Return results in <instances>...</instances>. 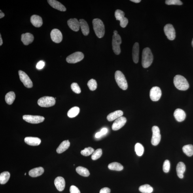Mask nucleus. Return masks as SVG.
<instances>
[{
	"mask_svg": "<svg viewBox=\"0 0 193 193\" xmlns=\"http://www.w3.org/2000/svg\"><path fill=\"white\" fill-rule=\"evenodd\" d=\"M154 57L149 48H144L142 53V64L144 68H147L152 64Z\"/></svg>",
	"mask_w": 193,
	"mask_h": 193,
	"instance_id": "f257e3e1",
	"label": "nucleus"
},
{
	"mask_svg": "<svg viewBox=\"0 0 193 193\" xmlns=\"http://www.w3.org/2000/svg\"><path fill=\"white\" fill-rule=\"evenodd\" d=\"M173 83L176 88L181 91H186L189 87L187 80L184 76L176 75L173 79Z\"/></svg>",
	"mask_w": 193,
	"mask_h": 193,
	"instance_id": "f03ea898",
	"label": "nucleus"
},
{
	"mask_svg": "<svg viewBox=\"0 0 193 193\" xmlns=\"http://www.w3.org/2000/svg\"><path fill=\"white\" fill-rule=\"evenodd\" d=\"M93 28L97 37L101 39L104 35L105 28L104 24L100 19L95 18L93 20Z\"/></svg>",
	"mask_w": 193,
	"mask_h": 193,
	"instance_id": "7ed1b4c3",
	"label": "nucleus"
},
{
	"mask_svg": "<svg viewBox=\"0 0 193 193\" xmlns=\"http://www.w3.org/2000/svg\"><path fill=\"white\" fill-rule=\"evenodd\" d=\"M115 79L118 85L120 87L124 90H126L128 88V84L125 76L120 71L116 72L115 73Z\"/></svg>",
	"mask_w": 193,
	"mask_h": 193,
	"instance_id": "20e7f679",
	"label": "nucleus"
},
{
	"mask_svg": "<svg viewBox=\"0 0 193 193\" xmlns=\"http://www.w3.org/2000/svg\"><path fill=\"white\" fill-rule=\"evenodd\" d=\"M55 98L52 97L44 96L39 98L38 101V105L43 107L52 106L55 105Z\"/></svg>",
	"mask_w": 193,
	"mask_h": 193,
	"instance_id": "39448f33",
	"label": "nucleus"
},
{
	"mask_svg": "<svg viewBox=\"0 0 193 193\" xmlns=\"http://www.w3.org/2000/svg\"><path fill=\"white\" fill-rule=\"evenodd\" d=\"M122 43L121 38L118 34L113 35L112 38V46L113 52L117 55L121 53L120 45Z\"/></svg>",
	"mask_w": 193,
	"mask_h": 193,
	"instance_id": "423d86ee",
	"label": "nucleus"
},
{
	"mask_svg": "<svg viewBox=\"0 0 193 193\" xmlns=\"http://www.w3.org/2000/svg\"><path fill=\"white\" fill-rule=\"evenodd\" d=\"M84 57V54L82 52H76L67 57L66 61L69 63H76L83 60Z\"/></svg>",
	"mask_w": 193,
	"mask_h": 193,
	"instance_id": "0eeeda50",
	"label": "nucleus"
},
{
	"mask_svg": "<svg viewBox=\"0 0 193 193\" xmlns=\"http://www.w3.org/2000/svg\"><path fill=\"white\" fill-rule=\"evenodd\" d=\"M124 13L122 10L117 9L115 12V17L117 20L120 21V26L125 28L128 24V19L124 17Z\"/></svg>",
	"mask_w": 193,
	"mask_h": 193,
	"instance_id": "6e6552de",
	"label": "nucleus"
},
{
	"mask_svg": "<svg viewBox=\"0 0 193 193\" xmlns=\"http://www.w3.org/2000/svg\"><path fill=\"white\" fill-rule=\"evenodd\" d=\"M152 136L151 139V143L154 146H157L160 143L161 135L160 129L157 126H154L152 128Z\"/></svg>",
	"mask_w": 193,
	"mask_h": 193,
	"instance_id": "1a4fd4ad",
	"label": "nucleus"
},
{
	"mask_svg": "<svg viewBox=\"0 0 193 193\" xmlns=\"http://www.w3.org/2000/svg\"><path fill=\"white\" fill-rule=\"evenodd\" d=\"M23 119L27 122L32 124H37L43 122L45 118L43 116L25 115L23 117Z\"/></svg>",
	"mask_w": 193,
	"mask_h": 193,
	"instance_id": "9d476101",
	"label": "nucleus"
},
{
	"mask_svg": "<svg viewBox=\"0 0 193 193\" xmlns=\"http://www.w3.org/2000/svg\"><path fill=\"white\" fill-rule=\"evenodd\" d=\"M20 79L24 85L28 88H31L33 86V83L29 76L24 72L20 70L18 71Z\"/></svg>",
	"mask_w": 193,
	"mask_h": 193,
	"instance_id": "9b49d317",
	"label": "nucleus"
},
{
	"mask_svg": "<svg viewBox=\"0 0 193 193\" xmlns=\"http://www.w3.org/2000/svg\"><path fill=\"white\" fill-rule=\"evenodd\" d=\"M164 31L167 39L171 41H173L175 39L176 37V32L173 25L168 24L165 25L164 28Z\"/></svg>",
	"mask_w": 193,
	"mask_h": 193,
	"instance_id": "f8f14e48",
	"label": "nucleus"
},
{
	"mask_svg": "<svg viewBox=\"0 0 193 193\" xmlns=\"http://www.w3.org/2000/svg\"><path fill=\"white\" fill-rule=\"evenodd\" d=\"M150 95L151 100L153 101H158L161 96V91L159 87H154L150 90Z\"/></svg>",
	"mask_w": 193,
	"mask_h": 193,
	"instance_id": "ddd939ff",
	"label": "nucleus"
},
{
	"mask_svg": "<svg viewBox=\"0 0 193 193\" xmlns=\"http://www.w3.org/2000/svg\"><path fill=\"white\" fill-rule=\"evenodd\" d=\"M50 37L53 42L58 43L62 41V33L59 30L57 29H53L50 33Z\"/></svg>",
	"mask_w": 193,
	"mask_h": 193,
	"instance_id": "4468645a",
	"label": "nucleus"
},
{
	"mask_svg": "<svg viewBox=\"0 0 193 193\" xmlns=\"http://www.w3.org/2000/svg\"><path fill=\"white\" fill-rule=\"evenodd\" d=\"M127 122L126 118L124 117H121L116 119L112 125V129L114 131H117L124 126Z\"/></svg>",
	"mask_w": 193,
	"mask_h": 193,
	"instance_id": "2eb2a0df",
	"label": "nucleus"
},
{
	"mask_svg": "<svg viewBox=\"0 0 193 193\" xmlns=\"http://www.w3.org/2000/svg\"><path fill=\"white\" fill-rule=\"evenodd\" d=\"M68 25L72 30L77 32L79 30L80 25V21L77 19H70L67 21Z\"/></svg>",
	"mask_w": 193,
	"mask_h": 193,
	"instance_id": "dca6fc26",
	"label": "nucleus"
},
{
	"mask_svg": "<svg viewBox=\"0 0 193 193\" xmlns=\"http://www.w3.org/2000/svg\"><path fill=\"white\" fill-rule=\"evenodd\" d=\"M55 186L59 191H62L64 190L65 187V181L61 177H57L54 181Z\"/></svg>",
	"mask_w": 193,
	"mask_h": 193,
	"instance_id": "f3484780",
	"label": "nucleus"
},
{
	"mask_svg": "<svg viewBox=\"0 0 193 193\" xmlns=\"http://www.w3.org/2000/svg\"><path fill=\"white\" fill-rule=\"evenodd\" d=\"M47 2L49 5L54 9L62 12H65L66 10V8L62 4L56 0H48Z\"/></svg>",
	"mask_w": 193,
	"mask_h": 193,
	"instance_id": "a211bd4d",
	"label": "nucleus"
},
{
	"mask_svg": "<svg viewBox=\"0 0 193 193\" xmlns=\"http://www.w3.org/2000/svg\"><path fill=\"white\" fill-rule=\"evenodd\" d=\"M174 116L177 121L181 122L185 120L186 114L184 110L180 109L175 110L174 113Z\"/></svg>",
	"mask_w": 193,
	"mask_h": 193,
	"instance_id": "6ab92c4d",
	"label": "nucleus"
},
{
	"mask_svg": "<svg viewBox=\"0 0 193 193\" xmlns=\"http://www.w3.org/2000/svg\"><path fill=\"white\" fill-rule=\"evenodd\" d=\"M34 39L33 35L29 33L23 34L21 35V41L25 45H28L33 41Z\"/></svg>",
	"mask_w": 193,
	"mask_h": 193,
	"instance_id": "aec40b11",
	"label": "nucleus"
},
{
	"mask_svg": "<svg viewBox=\"0 0 193 193\" xmlns=\"http://www.w3.org/2000/svg\"><path fill=\"white\" fill-rule=\"evenodd\" d=\"M24 141L28 145L32 146L39 145L41 142V139L39 138L32 137H25Z\"/></svg>",
	"mask_w": 193,
	"mask_h": 193,
	"instance_id": "412c9836",
	"label": "nucleus"
},
{
	"mask_svg": "<svg viewBox=\"0 0 193 193\" xmlns=\"http://www.w3.org/2000/svg\"><path fill=\"white\" fill-rule=\"evenodd\" d=\"M31 22L32 24L36 27H40L43 24V20L41 17L34 15L31 18Z\"/></svg>",
	"mask_w": 193,
	"mask_h": 193,
	"instance_id": "4be33fe9",
	"label": "nucleus"
},
{
	"mask_svg": "<svg viewBox=\"0 0 193 193\" xmlns=\"http://www.w3.org/2000/svg\"><path fill=\"white\" fill-rule=\"evenodd\" d=\"M139 55V45L138 43H135L133 46L132 49V58L135 63L138 62Z\"/></svg>",
	"mask_w": 193,
	"mask_h": 193,
	"instance_id": "5701e85b",
	"label": "nucleus"
},
{
	"mask_svg": "<svg viewBox=\"0 0 193 193\" xmlns=\"http://www.w3.org/2000/svg\"><path fill=\"white\" fill-rule=\"evenodd\" d=\"M80 28L83 35L85 36L87 35L90 33V28L88 23L83 19H80L79 20Z\"/></svg>",
	"mask_w": 193,
	"mask_h": 193,
	"instance_id": "b1692460",
	"label": "nucleus"
},
{
	"mask_svg": "<svg viewBox=\"0 0 193 193\" xmlns=\"http://www.w3.org/2000/svg\"><path fill=\"white\" fill-rule=\"evenodd\" d=\"M44 172V169L40 167L32 169L29 171V175L32 177H35L41 175Z\"/></svg>",
	"mask_w": 193,
	"mask_h": 193,
	"instance_id": "393cba45",
	"label": "nucleus"
},
{
	"mask_svg": "<svg viewBox=\"0 0 193 193\" xmlns=\"http://www.w3.org/2000/svg\"><path fill=\"white\" fill-rule=\"evenodd\" d=\"M186 170V166L183 162L178 163L176 167V171L178 176L180 179L184 177V174Z\"/></svg>",
	"mask_w": 193,
	"mask_h": 193,
	"instance_id": "a878e982",
	"label": "nucleus"
},
{
	"mask_svg": "<svg viewBox=\"0 0 193 193\" xmlns=\"http://www.w3.org/2000/svg\"><path fill=\"white\" fill-rule=\"evenodd\" d=\"M123 115V112L121 110H117L109 113L107 116V119L109 121H112L117 119Z\"/></svg>",
	"mask_w": 193,
	"mask_h": 193,
	"instance_id": "bb28decb",
	"label": "nucleus"
},
{
	"mask_svg": "<svg viewBox=\"0 0 193 193\" xmlns=\"http://www.w3.org/2000/svg\"><path fill=\"white\" fill-rule=\"evenodd\" d=\"M70 145V143L68 140L63 141L57 148V152L58 154L62 153L68 149Z\"/></svg>",
	"mask_w": 193,
	"mask_h": 193,
	"instance_id": "cd10ccee",
	"label": "nucleus"
},
{
	"mask_svg": "<svg viewBox=\"0 0 193 193\" xmlns=\"http://www.w3.org/2000/svg\"><path fill=\"white\" fill-rule=\"evenodd\" d=\"M16 98V95L12 91L8 92L5 96V101L8 105H12Z\"/></svg>",
	"mask_w": 193,
	"mask_h": 193,
	"instance_id": "c85d7f7f",
	"label": "nucleus"
},
{
	"mask_svg": "<svg viewBox=\"0 0 193 193\" xmlns=\"http://www.w3.org/2000/svg\"><path fill=\"white\" fill-rule=\"evenodd\" d=\"M108 168L112 170L121 171L124 169V167L120 163L114 162L110 164L108 166Z\"/></svg>",
	"mask_w": 193,
	"mask_h": 193,
	"instance_id": "c756f323",
	"label": "nucleus"
},
{
	"mask_svg": "<svg viewBox=\"0 0 193 193\" xmlns=\"http://www.w3.org/2000/svg\"><path fill=\"white\" fill-rule=\"evenodd\" d=\"M10 177V174L7 171L4 172L0 175V183L5 184L9 180Z\"/></svg>",
	"mask_w": 193,
	"mask_h": 193,
	"instance_id": "7c9ffc66",
	"label": "nucleus"
},
{
	"mask_svg": "<svg viewBox=\"0 0 193 193\" xmlns=\"http://www.w3.org/2000/svg\"><path fill=\"white\" fill-rule=\"evenodd\" d=\"M76 171L80 175L84 177H88L90 173L88 169L82 166L78 167L76 169Z\"/></svg>",
	"mask_w": 193,
	"mask_h": 193,
	"instance_id": "2f4dec72",
	"label": "nucleus"
},
{
	"mask_svg": "<svg viewBox=\"0 0 193 193\" xmlns=\"http://www.w3.org/2000/svg\"><path fill=\"white\" fill-rule=\"evenodd\" d=\"M80 112V108L78 107L72 108L68 112L67 115L70 118H73L77 116Z\"/></svg>",
	"mask_w": 193,
	"mask_h": 193,
	"instance_id": "473e14b6",
	"label": "nucleus"
},
{
	"mask_svg": "<svg viewBox=\"0 0 193 193\" xmlns=\"http://www.w3.org/2000/svg\"><path fill=\"white\" fill-rule=\"evenodd\" d=\"M182 150L184 153L188 157L192 156L193 155V146L192 145L184 146Z\"/></svg>",
	"mask_w": 193,
	"mask_h": 193,
	"instance_id": "72a5a7b5",
	"label": "nucleus"
},
{
	"mask_svg": "<svg viewBox=\"0 0 193 193\" xmlns=\"http://www.w3.org/2000/svg\"><path fill=\"white\" fill-rule=\"evenodd\" d=\"M139 190L143 193H151L153 188L149 184H145L139 187Z\"/></svg>",
	"mask_w": 193,
	"mask_h": 193,
	"instance_id": "f704fd0d",
	"label": "nucleus"
},
{
	"mask_svg": "<svg viewBox=\"0 0 193 193\" xmlns=\"http://www.w3.org/2000/svg\"><path fill=\"white\" fill-rule=\"evenodd\" d=\"M135 151L136 154L139 156H141L143 154L144 148L143 146L141 143H138L135 145Z\"/></svg>",
	"mask_w": 193,
	"mask_h": 193,
	"instance_id": "c9c22d12",
	"label": "nucleus"
},
{
	"mask_svg": "<svg viewBox=\"0 0 193 193\" xmlns=\"http://www.w3.org/2000/svg\"><path fill=\"white\" fill-rule=\"evenodd\" d=\"M102 151L101 148H98L93 153L91 156L92 160H95L100 158L102 155Z\"/></svg>",
	"mask_w": 193,
	"mask_h": 193,
	"instance_id": "e433bc0d",
	"label": "nucleus"
},
{
	"mask_svg": "<svg viewBox=\"0 0 193 193\" xmlns=\"http://www.w3.org/2000/svg\"><path fill=\"white\" fill-rule=\"evenodd\" d=\"M95 151V150L93 148L91 147H88L85 148L84 150H82L81 154L85 156H87L92 154Z\"/></svg>",
	"mask_w": 193,
	"mask_h": 193,
	"instance_id": "4c0bfd02",
	"label": "nucleus"
},
{
	"mask_svg": "<svg viewBox=\"0 0 193 193\" xmlns=\"http://www.w3.org/2000/svg\"><path fill=\"white\" fill-rule=\"evenodd\" d=\"M87 85L90 90L92 91H95L97 88V82L94 79H91L88 82Z\"/></svg>",
	"mask_w": 193,
	"mask_h": 193,
	"instance_id": "58836bf2",
	"label": "nucleus"
},
{
	"mask_svg": "<svg viewBox=\"0 0 193 193\" xmlns=\"http://www.w3.org/2000/svg\"><path fill=\"white\" fill-rule=\"evenodd\" d=\"M165 3L168 5H182L183 3L180 0H166Z\"/></svg>",
	"mask_w": 193,
	"mask_h": 193,
	"instance_id": "ea45409f",
	"label": "nucleus"
},
{
	"mask_svg": "<svg viewBox=\"0 0 193 193\" xmlns=\"http://www.w3.org/2000/svg\"><path fill=\"white\" fill-rule=\"evenodd\" d=\"M71 88L73 92L77 94H79L81 92V90L79 85L76 83H73L71 85Z\"/></svg>",
	"mask_w": 193,
	"mask_h": 193,
	"instance_id": "a19ab883",
	"label": "nucleus"
},
{
	"mask_svg": "<svg viewBox=\"0 0 193 193\" xmlns=\"http://www.w3.org/2000/svg\"><path fill=\"white\" fill-rule=\"evenodd\" d=\"M170 164L169 161L166 160L165 161L163 165V171L165 173H168L170 169Z\"/></svg>",
	"mask_w": 193,
	"mask_h": 193,
	"instance_id": "79ce46f5",
	"label": "nucleus"
},
{
	"mask_svg": "<svg viewBox=\"0 0 193 193\" xmlns=\"http://www.w3.org/2000/svg\"><path fill=\"white\" fill-rule=\"evenodd\" d=\"M70 193H80L79 189L77 187L72 185L70 188Z\"/></svg>",
	"mask_w": 193,
	"mask_h": 193,
	"instance_id": "37998d69",
	"label": "nucleus"
},
{
	"mask_svg": "<svg viewBox=\"0 0 193 193\" xmlns=\"http://www.w3.org/2000/svg\"><path fill=\"white\" fill-rule=\"evenodd\" d=\"M44 66H45V62L43 61H41L37 63L36 68L38 69H43Z\"/></svg>",
	"mask_w": 193,
	"mask_h": 193,
	"instance_id": "c03bdc74",
	"label": "nucleus"
},
{
	"mask_svg": "<svg viewBox=\"0 0 193 193\" xmlns=\"http://www.w3.org/2000/svg\"><path fill=\"white\" fill-rule=\"evenodd\" d=\"M111 190L109 188L105 187L101 189L99 193H110Z\"/></svg>",
	"mask_w": 193,
	"mask_h": 193,
	"instance_id": "a18cd8bd",
	"label": "nucleus"
},
{
	"mask_svg": "<svg viewBox=\"0 0 193 193\" xmlns=\"http://www.w3.org/2000/svg\"><path fill=\"white\" fill-rule=\"evenodd\" d=\"M108 132V130L106 128H103L101 130L100 132L102 135H105Z\"/></svg>",
	"mask_w": 193,
	"mask_h": 193,
	"instance_id": "49530a36",
	"label": "nucleus"
},
{
	"mask_svg": "<svg viewBox=\"0 0 193 193\" xmlns=\"http://www.w3.org/2000/svg\"><path fill=\"white\" fill-rule=\"evenodd\" d=\"M102 136L100 132H97L95 135V137L97 138H99L101 137Z\"/></svg>",
	"mask_w": 193,
	"mask_h": 193,
	"instance_id": "de8ad7c7",
	"label": "nucleus"
},
{
	"mask_svg": "<svg viewBox=\"0 0 193 193\" xmlns=\"http://www.w3.org/2000/svg\"><path fill=\"white\" fill-rule=\"evenodd\" d=\"M0 12H1V13H0V18L1 19L5 17V14L3 13L1 11V10H0Z\"/></svg>",
	"mask_w": 193,
	"mask_h": 193,
	"instance_id": "09e8293b",
	"label": "nucleus"
},
{
	"mask_svg": "<svg viewBox=\"0 0 193 193\" xmlns=\"http://www.w3.org/2000/svg\"><path fill=\"white\" fill-rule=\"evenodd\" d=\"M130 1L135 3H139L141 2V0H131Z\"/></svg>",
	"mask_w": 193,
	"mask_h": 193,
	"instance_id": "8fccbe9b",
	"label": "nucleus"
},
{
	"mask_svg": "<svg viewBox=\"0 0 193 193\" xmlns=\"http://www.w3.org/2000/svg\"><path fill=\"white\" fill-rule=\"evenodd\" d=\"M3 43V40L2 38V36L1 35H0V46H1L2 45Z\"/></svg>",
	"mask_w": 193,
	"mask_h": 193,
	"instance_id": "3c124183",
	"label": "nucleus"
},
{
	"mask_svg": "<svg viewBox=\"0 0 193 193\" xmlns=\"http://www.w3.org/2000/svg\"><path fill=\"white\" fill-rule=\"evenodd\" d=\"M117 34H118V32L116 30L114 31L113 32V35H117Z\"/></svg>",
	"mask_w": 193,
	"mask_h": 193,
	"instance_id": "603ef678",
	"label": "nucleus"
},
{
	"mask_svg": "<svg viewBox=\"0 0 193 193\" xmlns=\"http://www.w3.org/2000/svg\"><path fill=\"white\" fill-rule=\"evenodd\" d=\"M191 44H192V47H193V39L192 41Z\"/></svg>",
	"mask_w": 193,
	"mask_h": 193,
	"instance_id": "864d4df0",
	"label": "nucleus"
},
{
	"mask_svg": "<svg viewBox=\"0 0 193 193\" xmlns=\"http://www.w3.org/2000/svg\"><path fill=\"white\" fill-rule=\"evenodd\" d=\"M26 175V173H25V175Z\"/></svg>",
	"mask_w": 193,
	"mask_h": 193,
	"instance_id": "5fc2aeb1",
	"label": "nucleus"
}]
</instances>
